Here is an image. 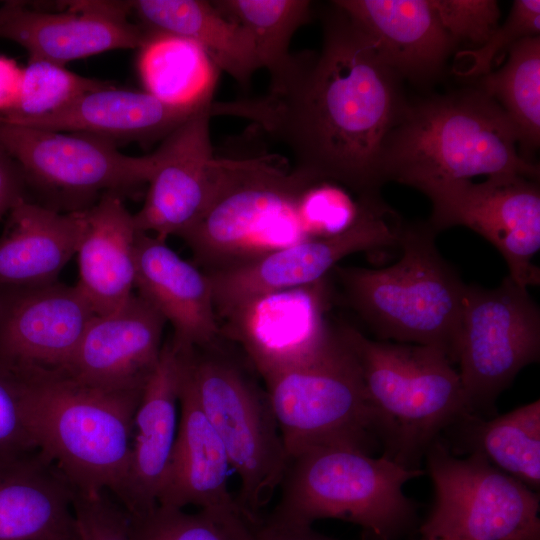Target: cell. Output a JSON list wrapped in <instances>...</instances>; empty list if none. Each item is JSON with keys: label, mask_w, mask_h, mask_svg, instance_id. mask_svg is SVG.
<instances>
[{"label": "cell", "mask_w": 540, "mask_h": 540, "mask_svg": "<svg viewBox=\"0 0 540 540\" xmlns=\"http://www.w3.org/2000/svg\"><path fill=\"white\" fill-rule=\"evenodd\" d=\"M111 86L84 77L54 62L29 59L22 68L19 95L13 110L2 116L29 119L57 112L81 96Z\"/></svg>", "instance_id": "34"}, {"label": "cell", "mask_w": 540, "mask_h": 540, "mask_svg": "<svg viewBox=\"0 0 540 540\" xmlns=\"http://www.w3.org/2000/svg\"><path fill=\"white\" fill-rule=\"evenodd\" d=\"M428 222L398 225L399 260L385 268L336 266L348 305L381 341L431 346L458 361L466 284L437 249Z\"/></svg>", "instance_id": "4"}, {"label": "cell", "mask_w": 540, "mask_h": 540, "mask_svg": "<svg viewBox=\"0 0 540 540\" xmlns=\"http://www.w3.org/2000/svg\"><path fill=\"white\" fill-rule=\"evenodd\" d=\"M384 183L413 188L442 180L523 176L538 180L539 165L521 157L501 107L474 84L407 102L381 157Z\"/></svg>", "instance_id": "2"}, {"label": "cell", "mask_w": 540, "mask_h": 540, "mask_svg": "<svg viewBox=\"0 0 540 540\" xmlns=\"http://www.w3.org/2000/svg\"><path fill=\"white\" fill-rule=\"evenodd\" d=\"M332 2L366 34L383 61L403 81L432 83L456 49L431 0Z\"/></svg>", "instance_id": "22"}, {"label": "cell", "mask_w": 540, "mask_h": 540, "mask_svg": "<svg viewBox=\"0 0 540 540\" xmlns=\"http://www.w3.org/2000/svg\"><path fill=\"white\" fill-rule=\"evenodd\" d=\"M424 459L434 500L419 528L422 538L540 540L536 491L481 455L453 454L440 440Z\"/></svg>", "instance_id": "10"}, {"label": "cell", "mask_w": 540, "mask_h": 540, "mask_svg": "<svg viewBox=\"0 0 540 540\" xmlns=\"http://www.w3.org/2000/svg\"><path fill=\"white\" fill-rule=\"evenodd\" d=\"M38 450L33 440L24 404L20 378L0 361V455Z\"/></svg>", "instance_id": "38"}, {"label": "cell", "mask_w": 540, "mask_h": 540, "mask_svg": "<svg viewBox=\"0 0 540 540\" xmlns=\"http://www.w3.org/2000/svg\"><path fill=\"white\" fill-rule=\"evenodd\" d=\"M421 540H454V539H444V538H422Z\"/></svg>", "instance_id": "43"}, {"label": "cell", "mask_w": 540, "mask_h": 540, "mask_svg": "<svg viewBox=\"0 0 540 540\" xmlns=\"http://www.w3.org/2000/svg\"><path fill=\"white\" fill-rule=\"evenodd\" d=\"M438 18L456 47H480L499 26L500 9L494 0H431Z\"/></svg>", "instance_id": "37"}, {"label": "cell", "mask_w": 540, "mask_h": 540, "mask_svg": "<svg viewBox=\"0 0 540 540\" xmlns=\"http://www.w3.org/2000/svg\"><path fill=\"white\" fill-rule=\"evenodd\" d=\"M432 206L428 224L440 231L465 226L488 242L507 263L508 276L520 287L540 284V270L532 263L540 248V189L523 176L442 180L416 188Z\"/></svg>", "instance_id": "13"}, {"label": "cell", "mask_w": 540, "mask_h": 540, "mask_svg": "<svg viewBox=\"0 0 540 540\" xmlns=\"http://www.w3.org/2000/svg\"><path fill=\"white\" fill-rule=\"evenodd\" d=\"M319 52L294 54L288 72L253 99L221 102V116L250 120L283 144L292 169L384 203L381 157L407 100L403 80L340 7L322 15Z\"/></svg>", "instance_id": "1"}, {"label": "cell", "mask_w": 540, "mask_h": 540, "mask_svg": "<svg viewBox=\"0 0 540 540\" xmlns=\"http://www.w3.org/2000/svg\"><path fill=\"white\" fill-rule=\"evenodd\" d=\"M137 234L120 195L104 194L84 209L76 285L96 315L117 310L133 295Z\"/></svg>", "instance_id": "26"}, {"label": "cell", "mask_w": 540, "mask_h": 540, "mask_svg": "<svg viewBox=\"0 0 540 540\" xmlns=\"http://www.w3.org/2000/svg\"><path fill=\"white\" fill-rule=\"evenodd\" d=\"M203 108L175 107L145 91L119 89L111 85L89 92L48 115L29 119L0 117L24 126L88 134L114 143L121 140L149 144L164 139Z\"/></svg>", "instance_id": "25"}, {"label": "cell", "mask_w": 540, "mask_h": 540, "mask_svg": "<svg viewBox=\"0 0 540 540\" xmlns=\"http://www.w3.org/2000/svg\"><path fill=\"white\" fill-rule=\"evenodd\" d=\"M22 68L10 58L0 55V116L10 113L16 105Z\"/></svg>", "instance_id": "41"}, {"label": "cell", "mask_w": 540, "mask_h": 540, "mask_svg": "<svg viewBox=\"0 0 540 540\" xmlns=\"http://www.w3.org/2000/svg\"><path fill=\"white\" fill-rule=\"evenodd\" d=\"M401 219L395 211L370 210L338 235L302 240L206 272L217 316L226 319L252 298L328 277L340 260L353 253L398 246Z\"/></svg>", "instance_id": "14"}, {"label": "cell", "mask_w": 540, "mask_h": 540, "mask_svg": "<svg viewBox=\"0 0 540 540\" xmlns=\"http://www.w3.org/2000/svg\"><path fill=\"white\" fill-rule=\"evenodd\" d=\"M36 448L78 491L115 497L130 461L133 418L140 391L86 385L62 368L17 366Z\"/></svg>", "instance_id": "3"}, {"label": "cell", "mask_w": 540, "mask_h": 540, "mask_svg": "<svg viewBox=\"0 0 540 540\" xmlns=\"http://www.w3.org/2000/svg\"><path fill=\"white\" fill-rule=\"evenodd\" d=\"M84 209L61 213L24 199L10 211L0 237V287L57 281L77 253Z\"/></svg>", "instance_id": "27"}, {"label": "cell", "mask_w": 540, "mask_h": 540, "mask_svg": "<svg viewBox=\"0 0 540 540\" xmlns=\"http://www.w3.org/2000/svg\"><path fill=\"white\" fill-rule=\"evenodd\" d=\"M540 357V310L528 289L506 276L488 289L465 286L458 361L470 415L495 416L517 374Z\"/></svg>", "instance_id": "11"}, {"label": "cell", "mask_w": 540, "mask_h": 540, "mask_svg": "<svg viewBox=\"0 0 540 540\" xmlns=\"http://www.w3.org/2000/svg\"><path fill=\"white\" fill-rule=\"evenodd\" d=\"M507 54L501 68L472 84L501 107L514 129L521 157L533 162L540 145V36L517 41Z\"/></svg>", "instance_id": "31"}, {"label": "cell", "mask_w": 540, "mask_h": 540, "mask_svg": "<svg viewBox=\"0 0 540 540\" xmlns=\"http://www.w3.org/2000/svg\"><path fill=\"white\" fill-rule=\"evenodd\" d=\"M18 7L17 1L7 2L0 7V24L4 22Z\"/></svg>", "instance_id": "42"}, {"label": "cell", "mask_w": 540, "mask_h": 540, "mask_svg": "<svg viewBox=\"0 0 540 540\" xmlns=\"http://www.w3.org/2000/svg\"><path fill=\"white\" fill-rule=\"evenodd\" d=\"M74 492L39 450L0 455V540L75 538Z\"/></svg>", "instance_id": "23"}, {"label": "cell", "mask_w": 540, "mask_h": 540, "mask_svg": "<svg viewBox=\"0 0 540 540\" xmlns=\"http://www.w3.org/2000/svg\"><path fill=\"white\" fill-rule=\"evenodd\" d=\"M213 346L183 354L199 404L239 476V506L254 519L278 492L288 456L268 394Z\"/></svg>", "instance_id": "8"}, {"label": "cell", "mask_w": 540, "mask_h": 540, "mask_svg": "<svg viewBox=\"0 0 540 540\" xmlns=\"http://www.w3.org/2000/svg\"><path fill=\"white\" fill-rule=\"evenodd\" d=\"M214 102L175 128L153 152L145 201L133 214L138 231L164 240L181 237L210 204L218 177L209 129Z\"/></svg>", "instance_id": "15"}, {"label": "cell", "mask_w": 540, "mask_h": 540, "mask_svg": "<svg viewBox=\"0 0 540 540\" xmlns=\"http://www.w3.org/2000/svg\"><path fill=\"white\" fill-rule=\"evenodd\" d=\"M230 469L225 447L199 404L183 356L177 435L158 505L181 509L236 505L228 488Z\"/></svg>", "instance_id": "24"}, {"label": "cell", "mask_w": 540, "mask_h": 540, "mask_svg": "<svg viewBox=\"0 0 540 540\" xmlns=\"http://www.w3.org/2000/svg\"><path fill=\"white\" fill-rule=\"evenodd\" d=\"M214 6L250 32L261 68L267 69L270 84L289 70L294 54L289 47L294 33L308 23L312 2L308 0H218Z\"/></svg>", "instance_id": "32"}, {"label": "cell", "mask_w": 540, "mask_h": 540, "mask_svg": "<svg viewBox=\"0 0 540 540\" xmlns=\"http://www.w3.org/2000/svg\"><path fill=\"white\" fill-rule=\"evenodd\" d=\"M540 33V1L515 0L501 26L478 48L464 49L455 55L453 72L474 81L492 70L497 55L517 41Z\"/></svg>", "instance_id": "35"}, {"label": "cell", "mask_w": 540, "mask_h": 540, "mask_svg": "<svg viewBox=\"0 0 540 540\" xmlns=\"http://www.w3.org/2000/svg\"><path fill=\"white\" fill-rule=\"evenodd\" d=\"M255 540H335L317 532L313 526L288 524L270 518L260 519Z\"/></svg>", "instance_id": "40"}, {"label": "cell", "mask_w": 540, "mask_h": 540, "mask_svg": "<svg viewBox=\"0 0 540 540\" xmlns=\"http://www.w3.org/2000/svg\"><path fill=\"white\" fill-rule=\"evenodd\" d=\"M357 361L382 455L422 469L429 448L468 413L459 373L431 346L376 341L337 325Z\"/></svg>", "instance_id": "5"}, {"label": "cell", "mask_w": 540, "mask_h": 540, "mask_svg": "<svg viewBox=\"0 0 540 540\" xmlns=\"http://www.w3.org/2000/svg\"><path fill=\"white\" fill-rule=\"evenodd\" d=\"M263 379L288 459L329 445L380 448L357 361L337 326L315 355Z\"/></svg>", "instance_id": "9"}, {"label": "cell", "mask_w": 540, "mask_h": 540, "mask_svg": "<svg viewBox=\"0 0 540 540\" xmlns=\"http://www.w3.org/2000/svg\"><path fill=\"white\" fill-rule=\"evenodd\" d=\"M166 320L133 294L117 310L95 315L62 368L78 381L107 391H140L162 350Z\"/></svg>", "instance_id": "18"}, {"label": "cell", "mask_w": 540, "mask_h": 540, "mask_svg": "<svg viewBox=\"0 0 540 540\" xmlns=\"http://www.w3.org/2000/svg\"><path fill=\"white\" fill-rule=\"evenodd\" d=\"M49 12L23 2L0 24V38L25 48L29 59L66 65L114 49L140 48L147 33L129 20L128 1H69Z\"/></svg>", "instance_id": "19"}, {"label": "cell", "mask_w": 540, "mask_h": 540, "mask_svg": "<svg viewBox=\"0 0 540 540\" xmlns=\"http://www.w3.org/2000/svg\"><path fill=\"white\" fill-rule=\"evenodd\" d=\"M130 14L145 32L165 33L198 44L218 70L249 84L261 68L254 40L242 24L203 0L128 1Z\"/></svg>", "instance_id": "28"}, {"label": "cell", "mask_w": 540, "mask_h": 540, "mask_svg": "<svg viewBox=\"0 0 540 540\" xmlns=\"http://www.w3.org/2000/svg\"><path fill=\"white\" fill-rule=\"evenodd\" d=\"M217 168L210 204L180 237L195 265L211 272L238 263L246 244L278 249L307 239L300 198L316 179L284 170L275 155L217 157Z\"/></svg>", "instance_id": "7"}, {"label": "cell", "mask_w": 540, "mask_h": 540, "mask_svg": "<svg viewBox=\"0 0 540 540\" xmlns=\"http://www.w3.org/2000/svg\"><path fill=\"white\" fill-rule=\"evenodd\" d=\"M424 473L354 446L312 448L288 459L268 518L305 526L338 519L361 527L373 540H397L417 521L404 485Z\"/></svg>", "instance_id": "6"}, {"label": "cell", "mask_w": 540, "mask_h": 540, "mask_svg": "<svg viewBox=\"0 0 540 540\" xmlns=\"http://www.w3.org/2000/svg\"><path fill=\"white\" fill-rule=\"evenodd\" d=\"M71 540H79V539H78V536H76L75 538H73V539H71Z\"/></svg>", "instance_id": "44"}, {"label": "cell", "mask_w": 540, "mask_h": 540, "mask_svg": "<svg viewBox=\"0 0 540 540\" xmlns=\"http://www.w3.org/2000/svg\"><path fill=\"white\" fill-rule=\"evenodd\" d=\"M27 182L17 162L0 146V219L26 198Z\"/></svg>", "instance_id": "39"}, {"label": "cell", "mask_w": 540, "mask_h": 540, "mask_svg": "<svg viewBox=\"0 0 540 540\" xmlns=\"http://www.w3.org/2000/svg\"><path fill=\"white\" fill-rule=\"evenodd\" d=\"M73 513L79 540H131L129 514L109 491L75 489Z\"/></svg>", "instance_id": "36"}, {"label": "cell", "mask_w": 540, "mask_h": 540, "mask_svg": "<svg viewBox=\"0 0 540 540\" xmlns=\"http://www.w3.org/2000/svg\"><path fill=\"white\" fill-rule=\"evenodd\" d=\"M182 374L183 356L165 343L134 414L129 468L116 497L130 515L158 505L177 435Z\"/></svg>", "instance_id": "21"}, {"label": "cell", "mask_w": 540, "mask_h": 540, "mask_svg": "<svg viewBox=\"0 0 540 540\" xmlns=\"http://www.w3.org/2000/svg\"><path fill=\"white\" fill-rule=\"evenodd\" d=\"M137 68L145 92L171 106L203 108L214 102L219 70L195 42L146 32Z\"/></svg>", "instance_id": "30"}, {"label": "cell", "mask_w": 540, "mask_h": 540, "mask_svg": "<svg viewBox=\"0 0 540 540\" xmlns=\"http://www.w3.org/2000/svg\"><path fill=\"white\" fill-rule=\"evenodd\" d=\"M332 301L327 278L312 284L252 298L226 320L227 333L239 342L262 378L315 355L334 326L326 312Z\"/></svg>", "instance_id": "16"}, {"label": "cell", "mask_w": 540, "mask_h": 540, "mask_svg": "<svg viewBox=\"0 0 540 540\" xmlns=\"http://www.w3.org/2000/svg\"><path fill=\"white\" fill-rule=\"evenodd\" d=\"M95 315L77 285L0 287V361L63 368Z\"/></svg>", "instance_id": "17"}, {"label": "cell", "mask_w": 540, "mask_h": 540, "mask_svg": "<svg viewBox=\"0 0 540 540\" xmlns=\"http://www.w3.org/2000/svg\"><path fill=\"white\" fill-rule=\"evenodd\" d=\"M135 288L173 327L172 348L186 354L215 344L221 330L208 274L166 240L138 231Z\"/></svg>", "instance_id": "20"}, {"label": "cell", "mask_w": 540, "mask_h": 540, "mask_svg": "<svg viewBox=\"0 0 540 540\" xmlns=\"http://www.w3.org/2000/svg\"><path fill=\"white\" fill-rule=\"evenodd\" d=\"M440 441L455 455L478 454L530 489L540 487V400L505 414H470L451 426Z\"/></svg>", "instance_id": "29"}, {"label": "cell", "mask_w": 540, "mask_h": 540, "mask_svg": "<svg viewBox=\"0 0 540 540\" xmlns=\"http://www.w3.org/2000/svg\"><path fill=\"white\" fill-rule=\"evenodd\" d=\"M259 520L239 504L196 512L157 505L129 514V530L131 540H255Z\"/></svg>", "instance_id": "33"}, {"label": "cell", "mask_w": 540, "mask_h": 540, "mask_svg": "<svg viewBox=\"0 0 540 540\" xmlns=\"http://www.w3.org/2000/svg\"><path fill=\"white\" fill-rule=\"evenodd\" d=\"M0 146L20 166L27 185L64 201L96 195L122 197L147 184L154 153L130 156L110 140L88 134L44 130L0 117Z\"/></svg>", "instance_id": "12"}]
</instances>
